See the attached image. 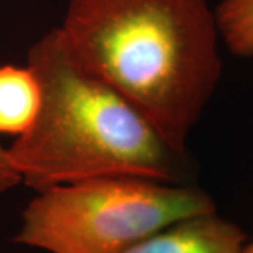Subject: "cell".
<instances>
[{"instance_id": "6da1fadb", "label": "cell", "mask_w": 253, "mask_h": 253, "mask_svg": "<svg viewBox=\"0 0 253 253\" xmlns=\"http://www.w3.org/2000/svg\"><path fill=\"white\" fill-rule=\"evenodd\" d=\"M55 30L75 62L186 156L190 131L222 75L221 38L207 0H69Z\"/></svg>"}, {"instance_id": "7a4b0ae2", "label": "cell", "mask_w": 253, "mask_h": 253, "mask_svg": "<svg viewBox=\"0 0 253 253\" xmlns=\"http://www.w3.org/2000/svg\"><path fill=\"white\" fill-rule=\"evenodd\" d=\"M28 68L40 84V109L6 149L21 183L42 191L97 177L181 181L184 156L128 100L75 62L55 28L30 48Z\"/></svg>"}, {"instance_id": "3957f363", "label": "cell", "mask_w": 253, "mask_h": 253, "mask_svg": "<svg viewBox=\"0 0 253 253\" xmlns=\"http://www.w3.org/2000/svg\"><path fill=\"white\" fill-rule=\"evenodd\" d=\"M214 211L212 199L194 186L97 177L38 191L14 242L49 253H123L177 221Z\"/></svg>"}, {"instance_id": "277c9868", "label": "cell", "mask_w": 253, "mask_h": 253, "mask_svg": "<svg viewBox=\"0 0 253 253\" xmlns=\"http://www.w3.org/2000/svg\"><path fill=\"white\" fill-rule=\"evenodd\" d=\"M245 244L244 231L214 211L177 221L123 253H242Z\"/></svg>"}, {"instance_id": "5b68a950", "label": "cell", "mask_w": 253, "mask_h": 253, "mask_svg": "<svg viewBox=\"0 0 253 253\" xmlns=\"http://www.w3.org/2000/svg\"><path fill=\"white\" fill-rule=\"evenodd\" d=\"M40 100V84L28 66H0V132L24 134L36 120Z\"/></svg>"}, {"instance_id": "8992f818", "label": "cell", "mask_w": 253, "mask_h": 253, "mask_svg": "<svg viewBox=\"0 0 253 253\" xmlns=\"http://www.w3.org/2000/svg\"><path fill=\"white\" fill-rule=\"evenodd\" d=\"M214 14L226 48L239 58H252L253 0H221Z\"/></svg>"}, {"instance_id": "52a82bcc", "label": "cell", "mask_w": 253, "mask_h": 253, "mask_svg": "<svg viewBox=\"0 0 253 253\" xmlns=\"http://www.w3.org/2000/svg\"><path fill=\"white\" fill-rule=\"evenodd\" d=\"M21 183V177L10 162L7 151L0 145V193L11 189Z\"/></svg>"}, {"instance_id": "ba28073f", "label": "cell", "mask_w": 253, "mask_h": 253, "mask_svg": "<svg viewBox=\"0 0 253 253\" xmlns=\"http://www.w3.org/2000/svg\"><path fill=\"white\" fill-rule=\"evenodd\" d=\"M242 253H253V242H251V244H245L244 249H242Z\"/></svg>"}]
</instances>
